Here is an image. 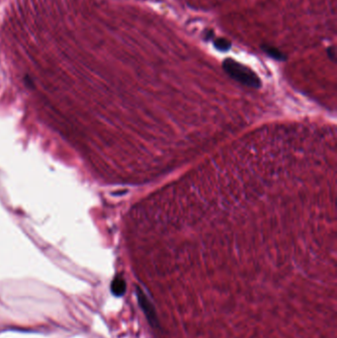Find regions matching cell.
Here are the masks:
<instances>
[{
	"mask_svg": "<svg viewBox=\"0 0 337 338\" xmlns=\"http://www.w3.org/2000/svg\"><path fill=\"white\" fill-rule=\"evenodd\" d=\"M213 43L215 48L220 51H227L232 47V42L226 38H216Z\"/></svg>",
	"mask_w": 337,
	"mask_h": 338,
	"instance_id": "5",
	"label": "cell"
},
{
	"mask_svg": "<svg viewBox=\"0 0 337 338\" xmlns=\"http://www.w3.org/2000/svg\"><path fill=\"white\" fill-rule=\"evenodd\" d=\"M222 69L232 78L245 86L251 88H259L261 86V80L256 73L233 59L224 60Z\"/></svg>",
	"mask_w": 337,
	"mask_h": 338,
	"instance_id": "1",
	"label": "cell"
},
{
	"mask_svg": "<svg viewBox=\"0 0 337 338\" xmlns=\"http://www.w3.org/2000/svg\"><path fill=\"white\" fill-rule=\"evenodd\" d=\"M126 289H127V285H126V281L124 280L123 277L121 276H117L112 284H111V291L112 293L115 295V296H118V297H121L125 294L126 292Z\"/></svg>",
	"mask_w": 337,
	"mask_h": 338,
	"instance_id": "4",
	"label": "cell"
},
{
	"mask_svg": "<svg viewBox=\"0 0 337 338\" xmlns=\"http://www.w3.org/2000/svg\"><path fill=\"white\" fill-rule=\"evenodd\" d=\"M137 296H138L139 304H140L142 310L144 311V313L146 315V318L148 319V321L150 322L151 325L156 326L158 321H157V316H156V313H155V310L153 308L152 303L149 301L147 296L140 288H138V290H137Z\"/></svg>",
	"mask_w": 337,
	"mask_h": 338,
	"instance_id": "2",
	"label": "cell"
},
{
	"mask_svg": "<svg viewBox=\"0 0 337 338\" xmlns=\"http://www.w3.org/2000/svg\"><path fill=\"white\" fill-rule=\"evenodd\" d=\"M260 48L267 55H269V57H271V58H273L277 61L282 62V61H285L287 59V57L279 48H276L274 46H271V45H268V44H263V45L260 46Z\"/></svg>",
	"mask_w": 337,
	"mask_h": 338,
	"instance_id": "3",
	"label": "cell"
},
{
	"mask_svg": "<svg viewBox=\"0 0 337 338\" xmlns=\"http://www.w3.org/2000/svg\"><path fill=\"white\" fill-rule=\"evenodd\" d=\"M213 37H214V32H213V30L208 31V32H207V35L205 36V40H211Z\"/></svg>",
	"mask_w": 337,
	"mask_h": 338,
	"instance_id": "7",
	"label": "cell"
},
{
	"mask_svg": "<svg viewBox=\"0 0 337 338\" xmlns=\"http://www.w3.org/2000/svg\"><path fill=\"white\" fill-rule=\"evenodd\" d=\"M326 52H327L328 58H329L332 62H335V48H334V47H329V48L326 49Z\"/></svg>",
	"mask_w": 337,
	"mask_h": 338,
	"instance_id": "6",
	"label": "cell"
}]
</instances>
